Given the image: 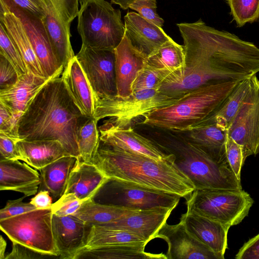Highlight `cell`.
I'll return each instance as SVG.
<instances>
[{"label":"cell","mask_w":259,"mask_h":259,"mask_svg":"<svg viewBox=\"0 0 259 259\" xmlns=\"http://www.w3.org/2000/svg\"><path fill=\"white\" fill-rule=\"evenodd\" d=\"M185 199L187 212L230 227L240 224L247 216L254 202L243 189H195Z\"/></svg>","instance_id":"8"},{"label":"cell","mask_w":259,"mask_h":259,"mask_svg":"<svg viewBox=\"0 0 259 259\" xmlns=\"http://www.w3.org/2000/svg\"><path fill=\"white\" fill-rule=\"evenodd\" d=\"M124 19V35L136 49L147 57L172 39L161 27L147 20L138 13L128 12Z\"/></svg>","instance_id":"19"},{"label":"cell","mask_w":259,"mask_h":259,"mask_svg":"<svg viewBox=\"0 0 259 259\" xmlns=\"http://www.w3.org/2000/svg\"><path fill=\"white\" fill-rule=\"evenodd\" d=\"M83 202L72 193L63 194L52 206V213L58 216L74 214Z\"/></svg>","instance_id":"41"},{"label":"cell","mask_w":259,"mask_h":259,"mask_svg":"<svg viewBox=\"0 0 259 259\" xmlns=\"http://www.w3.org/2000/svg\"><path fill=\"white\" fill-rule=\"evenodd\" d=\"M156 8V0H136L129 6L143 18L161 27L164 21L157 14Z\"/></svg>","instance_id":"40"},{"label":"cell","mask_w":259,"mask_h":259,"mask_svg":"<svg viewBox=\"0 0 259 259\" xmlns=\"http://www.w3.org/2000/svg\"><path fill=\"white\" fill-rule=\"evenodd\" d=\"M52 208L36 209L0 220V228L12 242L58 256L52 232Z\"/></svg>","instance_id":"10"},{"label":"cell","mask_w":259,"mask_h":259,"mask_svg":"<svg viewBox=\"0 0 259 259\" xmlns=\"http://www.w3.org/2000/svg\"><path fill=\"white\" fill-rule=\"evenodd\" d=\"M42 19L54 54L64 66L75 55L70 42V25L78 16L79 0H43Z\"/></svg>","instance_id":"11"},{"label":"cell","mask_w":259,"mask_h":259,"mask_svg":"<svg viewBox=\"0 0 259 259\" xmlns=\"http://www.w3.org/2000/svg\"><path fill=\"white\" fill-rule=\"evenodd\" d=\"M251 77L238 83L219 109L206 123L214 122L222 128L227 131L231 122L250 89Z\"/></svg>","instance_id":"34"},{"label":"cell","mask_w":259,"mask_h":259,"mask_svg":"<svg viewBox=\"0 0 259 259\" xmlns=\"http://www.w3.org/2000/svg\"><path fill=\"white\" fill-rule=\"evenodd\" d=\"M61 77L82 113L86 116L94 117L93 92L75 56L64 68Z\"/></svg>","instance_id":"23"},{"label":"cell","mask_w":259,"mask_h":259,"mask_svg":"<svg viewBox=\"0 0 259 259\" xmlns=\"http://www.w3.org/2000/svg\"><path fill=\"white\" fill-rule=\"evenodd\" d=\"M174 154L164 160L112 148L101 141L91 160L108 178H115L186 198L195 189L176 165Z\"/></svg>","instance_id":"3"},{"label":"cell","mask_w":259,"mask_h":259,"mask_svg":"<svg viewBox=\"0 0 259 259\" xmlns=\"http://www.w3.org/2000/svg\"><path fill=\"white\" fill-rule=\"evenodd\" d=\"M0 22L20 54L28 71L36 75L45 78L27 33L19 18L11 11L0 6Z\"/></svg>","instance_id":"24"},{"label":"cell","mask_w":259,"mask_h":259,"mask_svg":"<svg viewBox=\"0 0 259 259\" xmlns=\"http://www.w3.org/2000/svg\"><path fill=\"white\" fill-rule=\"evenodd\" d=\"M52 232L61 259H73L85 245L90 226L74 214L58 216L53 214Z\"/></svg>","instance_id":"17"},{"label":"cell","mask_w":259,"mask_h":259,"mask_svg":"<svg viewBox=\"0 0 259 259\" xmlns=\"http://www.w3.org/2000/svg\"><path fill=\"white\" fill-rule=\"evenodd\" d=\"M236 259H259V234L245 242L240 248Z\"/></svg>","instance_id":"47"},{"label":"cell","mask_w":259,"mask_h":259,"mask_svg":"<svg viewBox=\"0 0 259 259\" xmlns=\"http://www.w3.org/2000/svg\"><path fill=\"white\" fill-rule=\"evenodd\" d=\"M21 116V114L14 113L0 102V133L20 139L18 134V125Z\"/></svg>","instance_id":"39"},{"label":"cell","mask_w":259,"mask_h":259,"mask_svg":"<svg viewBox=\"0 0 259 259\" xmlns=\"http://www.w3.org/2000/svg\"><path fill=\"white\" fill-rule=\"evenodd\" d=\"M174 208L160 207L139 210L103 226L135 233L149 242L156 238Z\"/></svg>","instance_id":"21"},{"label":"cell","mask_w":259,"mask_h":259,"mask_svg":"<svg viewBox=\"0 0 259 259\" xmlns=\"http://www.w3.org/2000/svg\"><path fill=\"white\" fill-rule=\"evenodd\" d=\"M59 258L58 256L40 252L24 245L12 242V249L6 254L5 259H43Z\"/></svg>","instance_id":"44"},{"label":"cell","mask_w":259,"mask_h":259,"mask_svg":"<svg viewBox=\"0 0 259 259\" xmlns=\"http://www.w3.org/2000/svg\"><path fill=\"white\" fill-rule=\"evenodd\" d=\"M146 63L153 67L168 71L171 74L182 72L186 68L183 46L171 39L148 55Z\"/></svg>","instance_id":"32"},{"label":"cell","mask_w":259,"mask_h":259,"mask_svg":"<svg viewBox=\"0 0 259 259\" xmlns=\"http://www.w3.org/2000/svg\"><path fill=\"white\" fill-rule=\"evenodd\" d=\"M51 79L36 75L28 71L20 76L14 86L0 91V102L14 113L22 115L33 97Z\"/></svg>","instance_id":"26"},{"label":"cell","mask_w":259,"mask_h":259,"mask_svg":"<svg viewBox=\"0 0 259 259\" xmlns=\"http://www.w3.org/2000/svg\"><path fill=\"white\" fill-rule=\"evenodd\" d=\"M226 156L229 164L237 178L240 180L241 170L244 162L242 147L228 136L226 143Z\"/></svg>","instance_id":"42"},{"label":"cell","mask_w":259,"mask_h":259,"mask_svg":"<svg viewBox=\"0 0 259 259\" xmlns=\"http://www.w3.org/2000/svg\"><path fill=\"white\" fill-rule=\"evenodd\" d=\"M156 238L164 240L168 245L167 259H221V257L192 235L180 222L165 223Z\"/></svg>","instance_id":"16"},{"label":"cell","mask_w":259,"mask_h":259,"mask_svg":"<svg viewBox=\"0 0 259 259\" xmlns=\"http://www.w3.org/2000/svg\"><path fill=\"white\" fill-rule=\"evenodd\" d=\"M78 160L75 156L66 155L39 169L38 190L48 191L53 203L58 200L64 194L70 173Z\"/></svg>","instance_id":"29"},{"label":"cell","mask_w":259,"mask_h":259,"mask_svg":"<svg viewBox=\"0 0 259 259\" xmlns=\"http://www.w3.org/2000/svg\"><path fill=\"white\" fill-rule=\"evenodd\" d=\"M181 97L167 96L159 88L135 91L125 97L94 95V118L98 121L107 117L109 118L104 121L126 128L132 126L133 121L138 117L171 105Z\"/></svg>","instance_id":"6"},{"label":"cell","mask_w":259,"mask_h":259,"mask_svg":"<svg viewBox=\"0 0 259 259\" xmlns=\"http://www.w3.org/2000/svg\"><path fill=\"white\" fill-rule=\"evenodd\" d=\"M90 226L85 245L82 248H91L130 242H148L139 235L125 230L96 225Z\"/></svg>","instance_id":"33"},{"label":"cell","mask_w":259,"mask_h":259,"mask_svg":"<svg viewBox=\"0 0 259 259\" xmlns=\"http://www.w3.org/2000/svg\"><path fill=\"white\" fill-rule=\"evenodd\" d=\"M17 147L20 160L37 170L68 155L61 143L56 140H20Z\"/></svg>","instance_id":"28"},{"label":"cell","mask_w":259,"mask_h":259,"mask_svg":"<svg viewBox=\"0 0 259 259\" xmlns=\"http://www.w3.org/2000/svg\"><path fill=\"white\" fill-rule=\"evenodd\" d=\"M75 56L92 89L94 95H117L114 49H100L83 44Z\"/></svg>","instance_id":"13"},{"label":"cell","mask_w":259,"mask_h":259,"mask_svg":"<svg viewBox=\"0 0 259 259\" xmlns=\"http://www.w3.org/2000/svg\"><path fill=\"white\" fill-rule=\"evenodd\" d=\"M19 7L42 19L45 16L43 0H11Z\"/></svg>","instance_id":"48"},{"label":"cell","mask_w":259,"mask_h":259,"mask_svg":"<svg viewBox=\"0 0 259 259\" xmlns=\"http://www.w3.org/2000/svg\"><path fill=\"white\" fill-rule=\"evenodd\" d=\"M181 197L115 178H108L92 198L112 206L146 209L160 207L175 208Z\"/></svg>","instance_id":"9"},{"label":"cell","mask_w":259,"mask_h":259,"mask_svg":"<svg viewBox=\"0 0 259 259\" xmlns=\"http://www.w3.org/2000/svg\"><path fill=\"white\" fill-rule=\"evenodd\" d=\"M23 196L17 199L8 200L5 206L0 210V220L17 216L36 209L30 202H24Z\"/></svg>","instance_id":"45"},{"label":"cell","mask_w":259,"mask_h":259,"mask_svg":"<svg viewBox=\"0 0 259 259\" xmlns=\"http://www.w3.org/2000/svg\"><path fill=\"white\" fill-rule=\"evenodd\" d=\"M100 140L114 149L164 160L172 154H167L151 140L135 132L132 126L123 128L103 121L99 128Z\"/></svg>","instance_id":"15"},{"label":"cell","mask_w":259,"mask_h":259,"mask_svg":"<svg viewBox=\"0 0 259 259\" xmlns=\"http://www.w3.org/2000/svg\"><path fill=\"white\" fill-rule=\"evenodd\" d=\"M190 142L218 161H228L226 153L227 131L215 123L200 125L189 131Z\"/></svg>","instance_id":"30"},{"label":"cell","mask_w":259,"mask_h":259,"mask_svg":"<svg viewBox=\"0 0 259 259\" xmlns=\"http://www.w3.org/2000/svg\"><path fill=\"white\" fill-rule=\"evenodd\" d=\"M108 178L95 164L79 159L70 173L64 194H73L84 202L94 197Z\"/></svg>","instance_id":"25"},{"label":"cell","mask_w":259,"mask_h":259,"mask_svg":"<svg viewBox=\"0 0 259 259\" xmlns=\"http://www.w3.org/2000/svg\"><path fill=\"white\" fill-rule=\"evenodd\" d=\"M183 39L186 67L206 66L225 82H240L259 72V48L201 19L177 24Z\"/></svg>","instance_id":"1"},{"label":"cell","mask_w":259,"mask_h":259,"mask_svg":"<svg viewBox=\"0 0 259 259\" xmlns=\"http://www.w3.org/2000/svg\"><path fill=\"white\" fill-rule=\"evenodd\" d=\"M30 202L36 209H47L52 207L53 199L50 193L46 190H41L33 197Z\"/></svg>","instance_id":"49"},{"label":"cell","mask_w":259,"mask_h":259,"mask_svg":"<svg viewBox=\"0 0 259 259\" xmlns=\"http://www.w3.org/2000/svg\"><path fill=\"white\" fill-rule=\"evenodd\" d=\"M136 0H111V3L119 5L123 10L129 8V6Z\"/></svg>","instance_id":"50"},{"label":"cell","mask_w":259,"mask_h":259,"mask_svg":"<svg viewBox=\"0 0 259 259\" xmlns=\"http://www.w3.org/2000/svg\"><path fill=\"white\" fill-rule=\"evenodd\" d=\"M84 0H79V3L81 4Z\"/></svg>","instance_id":"52"},{"label":"cell","mask_w":259,"mask_h":259,"mask_svg":"<svg viewBox=\"0 0 259 259\" xmlns=\"http://www.w3.org/2000/svg\"><path fill=\"white\" fill-rule=\"evenodd\" d=\"M40 183L38 171L19 160H0V190L21 193L25 196L36 194Z\"/></svg>","instance_id":"22"},{"label":"cell","mask_w":259,"mask_h":259,"mask_svg":"<svg viewBox=\"0 0 259 259\" xmlns=\"http://www.w3.org/2000/svg\"><path fill=\"white\" fill-rule=\"evenodd\" d=\"M7 246V243L3 236H1L0 239V259H5L6 254L5 251Z\"/></svg>","instance_id":"51"},{"label":"cell","mask_w":259,"mask_h":259,"mask_svg":"<svg viewBox=\"0 0 259 259\" xmlns=\"http://www.w3.org/2000/svg\"><path fill=\"white\" fill-rule=\"evenodd\" d=\"M146 241L120 243L91 248H82L73 259H167L165 254L145 251Z\"/></svg>","instance_id":"27"},{"label":"cell","mask_w":259,"mask_h":259,"mask_svg":"<svg viewBox=\"0 0 259 259\" xmlns=\"http://www.w3.org/2000/svg\"><path fill=\"white\" fill-rule=\"evenodd\" d=\"M0 54L14 65L19 75L27 73L28 70L20 54L0 22Z\"/></svg>","instance_id":"38"},{"label":"cell","mask_w":259,"mask_h":259,"mask_svg":"<svg viewBox=\"0 0 259 259\" xmlns=\"http://www.w3.org/2000/svg\"><path fill=\"white\" fill-rule=\"evenodd\" d=\"M0 6L13 12L21 21L45 78L60 77L64 66L54 54L42 19L19 7L11 0H0Z\"/></svg>","instance_id":"14"},{"label":"cell","mask_w":259,"mask_h":259,"mask_svg":"<svg viewBox=\"0 0 259 259\" xmlns=\"http://www.w3.org/2000/svg\"><path fill=\"white\" fill-rule=\"evenodd\" d=\"M180 221L196 238L206 245L221 259L228 248L229 226L205 217L187 212L181 215Z\"/></svg>","instance_id":"20"},{"label":"cell","mask_w":259,"mask_h":259,"mask_svg":"<svg viewBox=\"0 0 259 259\" xmlns=\"http://www.w3.org/2000/svg\"><path fill=\"white\" fill-rule=\"evenodd\" d=\"M77 17V31L86 46L114 49L124 36L120 10L105 0H84Z\"/></svg>","instance_id":"5"},{"label":"cell","mask_w":259,"mask_h":259,"mask_svg":"<svg viewBox=\"0 0 259 259\" xmlns=\"http://www.w3.org/2000/svg\"><path fill=\"white\" fill-rule=\"evenodd\" d=\"M171 73L158 69L146 63L139 72L133 84V92L147 89L160 88L162 82Z\"/></svg>","instance_id":"37"},{"label":"cell","mask_w":259,"mask_h":259,"mask_svg":"<svg viewBox=\"0 0 259 259\" xmlns=\"http://www.w3.org/2000/svg\"><path fill=\"white\" fill-rule=\"evenodd\" d=\"M19 77L14 65L0 54V91L14 86L18 82Z\"/></svg>","instance_id":"43"},{"label":"cell","mask_w":259,"mask_h":259,"mask_svg":"<svg viewBox=\"0 0 259 259\" xmlns=\"http://www.w3.org/2000/svg\"><path fill=\"white\" fill-rule=\"evenodd\" d=\"M167 154L174 155L175 164L195 189H242L228 161L215 160L189 141Z\"/></svg>","instance_id":"7"},{"label":"cell","mask_w":259,"mask_h":259,"mask_svg":"<svg viewBox=\"0 0 259 259\" xmlns=\"http://www.w3.org/2000/svg\"><path fill=\"white\" fill-rule=\"evenodd\" d=\"M237 25L242 26L259 18V0H227Z\"/></svg>","instance_id":"36"},{"label":"cell","mask_w":259,"mask_h":259,"mask_svg":"<svg viewBox=\"0 0 259 259\" xmlns=\"http://www.w3.org/2000/svg\"><path fill=\"white\" fill-rule=\"evenodd\" d=\"M250 89L227 130L228 136L241 146L243 159L259 153V80L251 77Z\"/></svg>","instance_id":"12"},{"label":"cell","mask_w":259,"mask_h":259,"mask_svg":"<svg viewBox=\"0 0 259 259\" xmlns=\"http://www.w3.org/2000/svg\"><path fill=\"white\" fill-rule=\"evenodd\" d=\"M138 210H139L99 203L92 198L83 202L73 214L89 226H103Z\"/></svg>","instance_id":"31"},{"label":"cell","mask_w":259,"mask_h":259,"mask_svg":"<svg viewBox=\"0 0 259 259\" xmlns=\"http://www.w3.org/2000/svg\"><path fill=\"white\" fill-rule=\"evenodd\" d=\"M114 52L117 95L127 97L133 93V83L144 66L147 56L136 49L125 35Z\"/></svg>","instance_id":"18"},{"label":"cell","mask_w":259,"mask_h":259,"mask_svg":"<svg viewBox=\"0 0 259 259\" xmlns=\"http://www.w3.org/2000/svg\"><path fill=\"white\" fill-rule=\"evenodd\" d=\"M98 120L85 115L79 119L76 130V141L80 159L90 162L95 155L99 143L100 134Z\"/></svg>","instance_id":"35"},{"label":"cell","mask_w":259,"mask_h":259,"mask_svg":"<svg viewBox=\"0 0 259 259\" xmlns=\"http://www.w3.org/2000/svg\"><path fill=\"white\" fill-rule=\"evenodd\" d=\"M21 139L0 133V160H20L17 142Z\"/></svg>","instance_id":"46"},{"label":"cell","mask_w":259,"mask_h":259,"mask_svg":"<svg viewBox=\"0 0 259 259\" xmlns=\"http://www.w3.org/2000/svg\"><path fill=\"white\" fill-rule=\"evenodd\" d=\"M239 82L203 85L184 95L176 103L145 114L141 123L162 129L188 132L207 122Z\"/></svg>","instance_id":"4"},{"label":"cell","mask_w":259,"mask_h":259,"mask_svg":"<svg viewBox=\"0 0 259 259\" xmlns=\"http://www.w3.org/2000/svg\"><path fill=\"white\" fill-rule=\"evenodd\" d=\"M84 115L62 77L53 78L29 103L19 119L18 134L21 140L58 141L68 155L79 159L76 130Z\"/></svg>","instance_id":"2"}]
</instances>
